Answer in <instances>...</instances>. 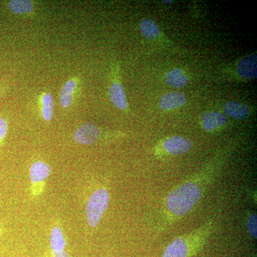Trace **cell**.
Returning <instances> with one entry per match:
<instances>
[{
    "instance_id": "cell-16",
    "label": "cell",
    "mask_w": 257,
    "mask_h": 257,
    "mask_svg": "<svg viewBox=\"0 0 257 257\" xmlns=\"http://www.w3.org/2000/svg\"><path fill=\"white\" fill-rule=\"evenodd\" d=\"M42 114L45 121H49L52 119L54 114V99L50 94H43L42 97Z\"/></svg>"
},
{
    "instance_id": "cell-14",
    "label": "cell",
    "mask_w": 257,
    "mask_h": 257,
    "mask_svg": "<svg viewBox=\"0 0 257 257\" xmlns=\"http://www.w3.org/2000/svg\"><path fill=\"white\" fill-rule=\"evenodd\" d=\"M76 86H77V82L74 79H71L64 84L60 95V103L62 107H69L72 104V96H73Z\"/></svg>"
},
{
    "instance_id": "cell-7",
    "label": "cell",
    "mask_w": 257,
    "mask_h": 257,
    "mask_svg": "<svg viewBox=\"0 0 257 257\" xmlns=\"http://www.w3.org/2000/svg\"><path fill=\"white\" fill-rule=\"evenodd\" d=\"M187 103V97L183 93H167L161 97L160 108L164 111L172 110L184 106Z\"/></svg>"
},
{
    "instance_id": "cell-3",
    "label": "cell",
    "mask_w": 257,
    "mask_h": 257,
    "mask_svg": "<svg viewBox=\"0 0 257 257\" xmlns=\"http://www.w3.org/2000/svg\"><path fill=\"white\" fill-rule=\"evenodd\" d=\"M109 202V196L106 189H96L91 194L86 204V219L89 226L95 228L100 222Z\"/></svg>"
},
{
    "instance_id": "cell-20",
    "label": "cell",
    "mask_w": 257,
    "mask_h": 257,
    "mask_svg": "<svg viewBox=\"0 0 257 257\" xmlns=\"http://www.w3.org/2000/svg\"><path fill=\"white\" fill-rule=\"evenodd\" d=\"M5 231V227L4 225L2 224V223H0V238L2 237V236H3V233H4Z\"/></svg>"
},
{
    "instance_id": "cell-1",
    "label": "cell",
    "mask_w": 257,
    "mask_h": 257,
    "mask_svg": "<svg viewBox=\"0 0 257 257\" xmlns=\"http://www.w3.org/2000/svg\"><path fill=\"white\" fill-rule=\"evenodd\" d=\"M202 196L199 184L186 182L177 187L167 198V207L177 216H183L190 212Z\"/></svg>"
},
{
    "instance_id": "cell-19",
    "label": "cell",
    "mask_w": 257,
    "mask_h": 257,
    "mask_svg": "<svg viewBox=\"0 0 257 257\" xmlns=\"http://www.w3.org/2000/svg\"><path fill=\"white\" fill-rule=\"evenodd\" d=\"M50 257H70L66 248H50Z\"/></svg>"
},
{
    "instance_id": "cell-4",
    "label": "cell",
    "mask_w": 257,
    "mask_h": 257,
    "mask_svg": "<svg viewBox=\"0 0 257 257\" xmlns=\"http://www.w3.org/2000/svg\"><path fill=\"white\" fill-rule=\"evenodd\" d=\"M50 166L43 162H35L30 168V179L31 183V194L33 197L40 195L43 192L45 181L50 177Z\"/></svg>"
},
{
    "instance_id": "cell-9",
    "label": "cell",
    "mask_w": 257,
    "mask_h": 257,
    "mask_svg": "<svg viewBox=\"0 0 257 257\" xmlns=\"http://www.w3.org/2000/svg\"><path fill=\"white\" fill-rule=\"evenodd\" d=\"M227 122V117L225 115L216 111H210L203 114L202 124L203 128L207 132L214 131L216 128L224 126Z\"/></svg>"
},
{
    "instance_id": "cell-15",
    "label": "cell",
    "mask_w": 257,
    "mask_h": 257,
    "mask_svg": "<svg viewBox=\"0 0 257 257\" xmlns=\"http://www.w3.org/2000/svg\"><path fill=\"white\" fill-rule=\"evenodd\" d=\"M8 6L15 15L27 14L34 8L33 3L29 0H13L8 3Z\"/></svg>"
},
{
    "instance_id": "cell-11",
    "label": "cell",
    "mask_w": 257,
    "mask_h": 257,
    "mask_svg": "<svg viewBox=\"0 0 257 257\" xmlns=\"http://www.w3.org/2000/svg\"><path fill=\"white\" fill-rule=\"evenodd\" d=\"M111 100L118 109L124 110L127 106L126 96L122 86L119 83H113L109 89Z\"/></svg>"
},
{
    "instance_id": "cell-18",
    "label": "cell",
    "mask_w": 257,
    "mask_h": 257,
    "mask_svg": "<svg viewBox=\"0 0 257 257\" xmlns=\"http://www.w3.org/2000/svg\"><path fill=\"white\" fill-rule=\"evenodd\" d=\"M8 132V123L3 117H0V145L4 142Z\"/></svg>"
},
{
    "instance_id": "cell-6",
    "label": "cell",
    "mask_w": 257,
    "mask_h": 257,
    "mask_svg": "<svg viewBox=\"0 0 257 257\" xmlns=\"http://www.w3.org/2000/svg\"><path fill=\"white\" fill-rule=\"evenodd\" d=\"M100 135L99 128L91 123L79 126L74 135L76 143L82 145H90L95 143Z\"/></svg>"
},
{
    "instance_id": "cell-12",
    "label": "cell",
    "mask_w": 257,
    "mask_h": 257,
    "mask_svg": "<svg viewBox=\"0 0 257 257\" xmlns=\"http://www.w3.org/2000/svg\"><path fill=\"white\" fill-rule=\"evenodd\" d=\"M165 82L174 88L184 87L188 83V78L181 69H175L167 72L165 75Z\"/></svg>"
},
{
    "instance_id": "cell-10",
    "label": "cell",
    "mask_w": 257,
    "mask_h": 257,
    "mask_svg": "<svg viewBox=\"0 0 257 257\" xmlns=\"http://www.w3.org/2000/svg\"><path fill=\"white\" fill-rule=\"evenodd\" d=\"M225 114L234 119H243L248 114V106L236 101H228L223 106Z\"/></svg>"
},
{
    "instance_id": "cell-2",
    "label": "cell",
    "mask_w": 257,
    "mask_h": 257,
    "mask_svg": "<svg viewBox=\"0 0 257 257\" xmlns=\"http://www.w3.org/2000/svg\"><path fill=\"white\" fill-rule=\"evenodd\" d=\"M207 234L202 231L176 238L166 248L162 257H192L202 249Z\"/></svg>"
},
{
    "instance_id": "cell-13",
    "label": "cell",
    "mask_w": 257,
    "mask_h": 257,
    "mask_svg": "<svg viewBox=\"0 0 257 257\" xmlns=\"http://www.w3.org/2000/svg\"><path fill=\"white\" fill-rule=\"evenodd\" d=\"M140 32L144 37L148 40H153L160 35L158 25L153 20L145 19L140 25Z\"/></svg>"
},
{
    "instance_id": "cell-5",
    "label": "cell",
    "mask_w": 257,
    "mask_h": 257,
    "mask_svg": "<svg viewBox=\"0 0 257 257\" xmlns=\"http://www.w3.org/2000/svg\"><path fill=\"white\" fill-rule=\"evenodd\" d=\"M163 149L172 155H183L190 151L192 143L189 139L180 136H172L164 141Z\"/></svg>"
},
{
    "instance_id": "cell-21",
    "label": "cell",
    "mask_w": 257,
    "mask_h": 257,
    "mask_svg": "<svg viewBox=\"0 0 257 257\" xmlns=\"http://www.w3.org/2000/svg\"><path fill=\"white\" fill-rule=\"evenodd\" d=\"M163 3L165 5H169L172 4L173 1H172V0H165V1H163Z\"/></svg>"
},
{
    "instance_id": "cell-8",
    "label": "cell",
    "mask_w": 257,
    "mask_h": 257,
    "mask_svg": "<svg viewBox=\"0 0 257 257\" xmlns=\"http://www.w3.org/2000/svg\"><path fill=\"white\" fill-rule=\"evenodd\" d=\"M237 72L245 79L256 78V55L246 56L237 64Z\"/></svg>"
},
{
    "instance_id": "cell-17",
    "label": "cell",
    "mask_w": 257,
    "mask_h": 257,
    "mask_svg": "<svg viewBox=\"0 0 257 257\" xmlns=\"http://www.w3.org/2000/svg\"><path fill=\"white\" fill-rule=\"evenodd\" d=\"M246 227L248 233L252 237L256 239L257 237V216L256 214H252L248 216L246 221Z\"/></svg>"
}]
</instances>
